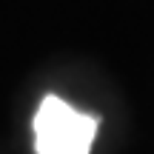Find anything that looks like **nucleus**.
<instances>
[{
	"label": "nucleus",
	"mask_w": 154,
	"mask_h": 154,
	"mask_svg": "<svg viewBox=\"0 0 154 154\" xmlns=\"http://www.w3.org/2000/svg\"><path fill=\"white\" fill-rule=\"evenodd\" d=\"M97 134V117L72 109L66 100L43 97L34 114V151L37 154H88Z\"/></svg>",
	"instance_id": "obj_1"
}]
</instances>
